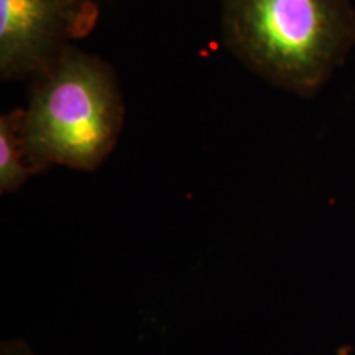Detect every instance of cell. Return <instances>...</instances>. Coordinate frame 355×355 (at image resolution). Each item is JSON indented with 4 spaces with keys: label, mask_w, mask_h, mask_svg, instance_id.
<instances>
[{
    "label": "cell",
    "mask_w": 355,
    "mask_h": 355,
    "mask_svg": "<svg viewBox=\"0 0 355 355\" xmlns=\"http://www.w3.org/2000/svg\"><path fill=\"white\" fill-rule=\"evenodd\" d=\"M123 123L117 73L94 53L71 44L32 78L24 130L37 175L51 166L96 171L117 146Z\"/></svg>",
    "instance_id": "7a4b0ae2"
},
{
    "label": "cell",
    "mask_w": 355,
    "mask_h": 355,
    "mask_svg": "<svg viewBox=\"0 0 355 355\" xmlns=\"http://www.w3.org/2000/svg\"><path fill=\"white\" fill-rule=\"evenodd\" d=\"M37 175L24 130V107L0 115V194L17 193Z\"/></svg>",
    "instance_id": "277c9868"
},
{
    "label": "cell",
    "mask_w": 355,
    "mask_h": 355,
    "mask_svg": "<svg viewBox=\"0 0 355 355\" xmlns=\"http://www.w3.org/2000/svg\"><path fill=\"white\" fill-rule=\"evenodd\" d=\"M225 50L261 81L311 99L355 48L352 0H219Z\"/></svg>",
    "instance_id": "6da1fadb"
},
{
    "label": "cell",
    "mask_w": 355,
    "mask_h": 355,
    "mask_svg": "<svg viewBox=\"0 0 355 355\" xmlns=\"http://www.w3.org/2000/svg\"><path fill=\"white\" fill-rule=\"evenodd\" d=\"M0 355H37L25 340H6L0 345Z\"/></svg>",
    "instance_id": "5b68a950"
},
{
    "label": "cell",
    "mask_w": 355,
    "mask_h": 355,
    "mask_svg": "<svg viewBox=\"0 0 355 355\" xmlns=\"http://www.w3.org/2000/svg\"><path fill=\"white\" fill-rule=\"evenodd\" d=\"M97 20L94 0H0V79H32Z\"/></svg>",
    "instance_id": "3957f363"
}]
</instances>
